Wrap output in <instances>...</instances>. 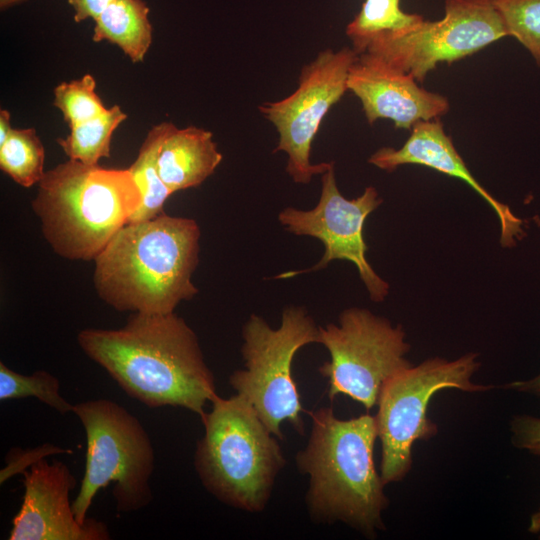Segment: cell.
Wrapping results in <instances>:
<instances>
[{"instance_id": "6da1fadb", "label": "cell", "mask_w": 540, "mask_h": 540, "mask_svg": "<svg viewBox=\"0 0 540 540\" xmlns=\"http://www.w3.org/2000/svg\"><path fill=\"white\" fill-rule=\"evenodd\" d=\"M77 342L130 397L150 408L181 407L202 418L206 403L217 396L196 333L174 312L131 313L121 328L81 330Z\"/></svg>"}, {"instance_id": "7a4b0ae2", "label": "cell", "mask_w": 540, "mask_h": 540, "mask_svg": "<svg viewBox=\"0 0 540 540\" xmlns=\"http://www.w3.org/2000/svg\"><path fill=\"white\" fill-rule=\"evenodd\" d=\"M200 236L194 219L165 212L127 223L93 261L98 297L119 312H174L198 293L192 275Z\"/></svg>"}, {"instance_id": "3957f363", "label": "cell", "mask_w": 540, "mask_h": 540, "mask_svg": "<svg viewBox=\"0 0 540 540\" xmlns=\"http://www.w3.org/2000/svg\"><path fill=\"white\" fill-rule=\"evenodd\" d=\"M310 414V436L295 459L299 472L309 477L305 501L311 519L341 522L376 538L386 529L383 513L390 501L374 462L375 416L340 419L331 407Z\"/></svg>"}, {"instance_id": "277c9868", "label": "cell", "mask_w": 540, "mask_h": 540, "mask_svg": "<svg viewBox=\"0 0 540 540\" xmlns=\"http://www.w3.org/2000/svg\"><path fill=\"white\" fill-rule=\"evenodd\" d=\"M141 202L128 168L69 159L45 172L31 206L55 254L72 261H94Z\"/></svg>"}, {"instance_id": "5b68a950", "label": "cell", "mask_w": 540, "mask_h": 540, "mask_svg": "<svg viewBox=\"0 0 540 540\" xmlns=\"http://www.w3.org/2000/svg\"><path fill=\"white\" fill-rule=\"evenodd\" d=\"M211 402L194 456L200 481L222 503L262 512L286 463L277 437L239 395Z\"/></svg>"}, {"instance_id": "8992f818", "label": "cell", "mask_w": 540, "mask_h": 540, "mask_svg": "<svg viewBox=\"0 0 540 540\" xmlns=\"http://www.w3.org/2000/svg\"><path fill=\"white\" fill-rule=\"evenodd\" d=\"M86 434L85 471L73 511L79 523L97 492L110 483L118 512H136L150 504V479L155 454L141 422L124 407L109 399H95L73 405Z\"/></svg>"}, {"instance_id": "52a82bcc", "label": "cell", "mask_w": 540, "mask_h": 540, "mask_svg": "<svg viewBox=\"0 0 540 540\" xmlns=\"http://www.w3.org/2000/svg\"><path fill=\"white\" fill-rule=\"evenodd\" d=\"M480 367L476 352L451 360L432 357L401 371L386 383L375 415L381 444L380 474L386 485L407 477L417 441H428L438 434V424L428 417L435 394L445 389L485 393L498 388L473 381Z\"/></svg>"}, {"instance_id": "ba28073f", "label": "cell", "mask_w": 540, "mask_h": 540, "mask_svg": "<svg viewBox=\"0 0 540 540\" xmlns=\"http://www.w3.org/2000/svg\"><path fill=\"white\" fill-rule=\"evenodd\" d=\"M242 338L245 368L235 370L229 384L274 436L283 439L284 421L304 435V409L292 375V363L300 348L320 344V326L305 309L289 306L283 310L277 329L252 314L243 326Z\"/></svg>"}, {"instance_id": "9c48e42d", "label": "cell", "mask_w": 540, "mask_h": 540, "mask_svg": "<svg viewBox=\"0 0 540 540\" xmlns=\"http://www.w3.org/2000/svg\"><path fill=\"white\" fill-rule=\"evenodd\" d=\"M320 344L330 355L318 369L328 380L329 399L345 395L367 410L377 406L391 378L412 366L403 327L367 309H346L338 324L320 326Z\"/></svg>"}, {"instance_id": "30bf717a", "label": "cell", "mask_w": 540, "mask_h": 540, "mask_svg": "<svg viewBox=\"0 0 540 540\" xmlns=\"http://www.w3.org/2000/svg\"><path fill=\"white\" fill-rule=\"evenodd\" d=\"M506 36L489 0H446L442 19L378 36L364 52L422 82L438 63L458 61Z\"/></svg>"}, {"instance_id": "8fae6325", "label": "cell", "mask_w": 540, "mask_h": 540, "mask_svg": "<svg viewBox=\"0 0 540 540\" xmlns=\"http://www.w3.org/2000/svg\"><path fill=\"white\" fill-rule=\"evenodd\" d=\"M357 56L349 48L321 51L302 68L298 87L291 95L259 107L279 133L275 151L288 155L286 171L296 183H309L314 175L323 174L334 165L311 163V145L322 119L348 90V72Z\"/></svg>"}, {"instance_id": "7c38bea8", "label": "cell", "mask_w": 540, "mask_h": 540, "mask_svg": "<svg viewBox=\"0 0 540 540\" xmlns=\"http://www.w3.org/2000/svg\"><path fill=\"white\" fill-rule=\"evenodd\" d=\"M321 180V196L313 209L305 211L287 207L279 213L278 219L287 231L295 235L319 239L325 248L323 256L310 269L288 271L278 278L321 270L332 260H347L356 266L371 300L382 302L388 295L389 284L369 264L363 237L365 220L382 203V199L372 186L357 198H345L338 190L334 165L322 174Z\"/></svg>"}, {"instance_id": "4fadbf2b", "label": "cell", "mask_w": 540, "mask_h": 540, "mask_svg": "<svg viewBox=\"0 0 540 540\" xmlns=\"http://www.w3.org/2000/svg\"><path fill=\"white\" fill-rule=\"evenodd\" d=\"M24 496L9 540H107L108 527L87 518L79 523L69 497L76 480L68 466L44 458L23 473Z\"/></svg>"}, {"instance_id": "5bb4252c", "label": "cell", "mask_w": 540, "mask_h": 540, "mask_svg": "<svg viewBox=\"0 0 540 540\" xmlns=\"http://www.w3.org/2000/svg\"><path fill=\"white\" fill-rule=\"evenodd\" d=\"M347 89L360 99L369 124L383 118L392 120L395 128L411 129L449 110L447 98L420 87L409 73L367 52L358 54L351 65Z\"/></svg>"}, {"instance_id": "9a60e30c", "label": "cell", "mask_w": 540, "mask_h": 540, "mask_svg": "<svg viewBox=\"0 0 540 540\" xmlns=\"http://www.w3.org/2000/svg\"><path fill=\"white\" fill-rule=\"evenodd\" d=\"M411 129L409 138L401 148L382 147L370 156L368 162L387 172H392L405 164L421 165L460 179L479 194L497 215L501 246H515L517 240L526 235L523 228L524 221L476 180L457 152L451 138L445 133L441 121L439 119L419 121Z\"/></svg>"}, {"instance_id": "2e32d148", "label": "cell", "mask_w": 540, "mask_h": 540, "mask_svg": "<svg viewBox=\"0 0 540 540\" xmlns=\"http://www.w3.org/2000/svg\"><path fill=\"white\" fill-rule=\"evenodd\" d=\"M222 161L210 131L172 124L159 149L160 177L173 193L202 184Z\"/></svg>"}, {"instance_id": "e0dca14e", "label": "cell", "mask_w": 540, "mask_h": 540, "mask_svg": "<svg viewBox=\"0 0 540 540\" xmlns=\"http://www.w3.org/2000/svg\"><path fill=\"white\" fill-rule=\"evenodd\" d=\"M92 39L109 41L137 63L152 43L149 7L143 0H114L95 19Z\"/></svg>"}, {"instance_id": "ac0fdd59", "label": "cell", "mask_w": 540, "mask_h": 540, "mask_svg": "<svg viewBox=\"0 0 540 540\" xmlns=\"http://www.w3.org/2000/svg\"><path fill=\"white\" fill-rule=\"evenodd\" d=\"M173 123L163 122L151 128L140 146L136 160L128 170L142 195V202L129 223L152 219L163 213L172 192L162 181L157 158L161 144Z\"/></svg>"}, {"instance_id": "d6986e66", "label": "cell", "mask_w": 540, "mask_h": 540, "mask_svg": "<svg viewBox=\"0 0 540 540\" xmlns=\"http://www.w3.org/2000/svg\"><path fill=\"white\" fill-rule=\"evenodd\" d=\"M423 20L419 14L404 12L401 0H365L346 33L354 51L361 54L374 38L409 30Z\"/></svg>"}, {"instance_id": "ffe728a7", "label": "cell", "mask_w": 540, "mask_h": 540, "mask_svg": "<svg viewBox=\"0 0 540 540\" xmlns=\"http://www.w3.org/2000/svg\"><path fill=\"white\" fill-rule=\"evenodd\" d=\"M126 118L121 108L114 105L102 115L70 128L69 135L57 142L69 159L98 165L100 159L110 157L112 134Z\"/></svg>"}, {"instance_id": "44dd1931", "label": "cell", "mask_w": 540, "mask_h": 540, "mask_svg": "<svg viewBox=\"0 0 540 540\" xmlns=\"http://www.w3.org/2000/svg\"><path fill=\"white\" fill-rule=\"evenodd\" d=\"M45 149L35 129H13L0 145V168L14 182L29 188L43 178Z\"/></svg>"}, {"instance_id": "7402d4cb", "label": "cell", "mask_w": 540, "mask_h": 540, "mask_svg": "<svg viewBox=\"0 0 540 540\" xmlns=\"http://www.w3.org/2000/svg\"><path fill=\"white\" fill-rule=\"evenodd\" d=\"M26 397H35L63 415L73 411V405L60 394V382L57 377L45 370L24 375L0 362V400Z\"/></svg>"}, {"instance_id": "603a6c76", "label": "cell", "mask_w": 540, "mask_h": 540, "mask_svg": "<svg viewBox=\"0 0 540 540\" xmlns=\"http://www.w3.org/2000/svg\"><path fill=\"white\" fill-rule=\"evenodd\" d=\"M95 88L96 81L90 74L55 87L53 105L62 112L69 128L92 120L108 109Z\"/></svg>"}, {"instance_id": "cb8c5ba5", "label": "cell", "mask_w": 540, "mask_h": 540, "mask_svg": "<svg viewBox=\"0 0 540 540\" xmlns=\"http://www.w3.org/2000/svg\"><path fill=\"white\" fill-rule=\"evenodd\" d=\"M508 36L516 38L540 66V0H489Z\"/></svg>"}, {"instance_id": "d4e9b609", "label": "cell", "mask_w": 540, "mask_h": 540, "mask_svg": "<svg viewBox=\"0 0 540 540\" xmlns=\"http://www.w3.org/2000/svg\"><path fill=\"white\" fill-rule=\"evenodd\" d=\"M512 445L540 457V417L531 414H516L509 421Z\"/></svg>"}, {"instance_id": "484cf974", "label": "cell", "mask_w": 540, "mask_h": 540, "mask_svg": "<svg viewBox=\"0 0 540 540\" xmlns=\"http://www.w3.org/2000/svg\"><path fill=\"white\" fill-rule=\"evenodd\" d=\"M56 453H72V450L49 444L27 451L11 449L6 457L7 466L1 471V483L14 474L23 473L26 468L31 467L45 456Z\"/></svg>"}, {"instance_id": "4316f807", "label": "cell", "mask_w": 540, "mask_h": 540, "mask_svg": "<svg viewBox=\"0 0 540 540\" xmlns=\"http://www.w3.org/2000/svg\"><path fill=\"white\" fill-rule=\"evenodd\" d=\"M114 0H68L74 9L75 22L88 18L96 19L104 9Z\"/></svg>"}, {"instance_id": "83f0119b", "label": "cell", "mask_w": 540, "mask_h": 540, "mask_svg": "<svg viewBox=\"0 0 540 540\" xmlns=\"http://www.w3.org/2000/svg\"><path fill=\"white\" fill-rule=\"evenodd\" d=\"M498 388L540 399V372L528 379L514 380L498 385Z\"/></svg>"}, {"instance_id": "f1b7e54d", "label": "cell", "mask_w": 540, "mask_h": 540, "mask_svg": "<svg viewBox=\"0 0 540 540\" xmlns=\"http://www.w3.org/2000/svg\"><path fill=\"white\" fill-rule=\"evenodd\" d=\"M11 116L9 111L1 109L0 111V145H2L9 135L11 134L13 128L11 127Z\"/></svg>"}, {"instance_id": "f546056e", "label": "cell", "mask_w": 540, "mask_h": 540, "mask_svg": "<svg viewBox=\"0 0 540 540\" xmlns=\"http://www.w3.org/2000/svg\"><path fill=\"white\" fill-rule=\"evenodd\" d=\"M527 530L531 534H538L540 539V506L531 515Z\"/></svg>"}, {"instance_id": "4dcf8cb0", "label": "cell", "mask_w": 540, "mask_h": 540, "mask_svg": "<svg viewBox=\"0 0 540 540\" xmlns=\"http://www.w3.org/2000/svg\"><path fill=\"white\" fill-rule=\"evenodd\" d=\"M23 0H0V7L2 9H5V8H8V7H11L19 2H21Z\"/></svg>"}]
</instances>
